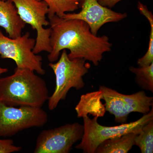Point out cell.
Segmentation results:
<instances>
[{"label": "cell", "mask_w": 153, "mask_h": 153, "mask_svg": "<svg viewBox=\"0 0 153 153\" xmlns=\"http://www.w3.org/2000/svg\"><path fill=\"white\" fill-rule=\"evenodd\" d=\"M51 29L50 63L57 61L63 49H68L70 59L83 58L98 66L103 54L111 51L112 44L107 36H95L85 22L79 19L66 20L57 16L49 18Z\"/></svg>", "instance_id": "6da1fadb"}, {"label": "cell", "mask_w": 153, "mask_h": 153, "mask_svg": "<svg viewBox=\"0 0 153 153\" xmlns=\"http://www.w3.org/2000/svg\"><path fill=\"white\" fill-rule=\"evenodd\" d=\"M49 98L46 81L33 70L16 67L0 78V100L7 105L42 108Z\"/></svg>", "instance_id": "7a4b0ae2"}, {"label": "cell", "mask_w": 153, "mask_h": 153, "mask_svg": "<svg viewBox=\"0 0 153 153\" xmlns=\"http://www.w3.org/2000/svg\"><path fill=\"white\" fill-rule=\"evenodd\" d=\"M62 51L57 62L48 64L55 76V90L48 100V108L50 111L55 109L60 100L66 99L71 88L79 90L84 87L83 76L91 67L90 63L85 59H70L66 49Z\"/></svg>", "instance_id": "3957f363"}, {"label": "cell", "mask_w": 153, "mask_h": 153, "mask_svg": "<svg viewBox=\"0 0 153 153\" xmlns=\"http://www.w3.org/2000/svg\"><path fill=\"white\" fill-rule=\"evenodd\" d=\"M82 118L84 133L81 142L75 146V149L81 150L84 153H94L99 145L105 140L129 133L139 134L143 127L153 119V106L149 112L138 120L114 126L100 124L97 121L98 117H96L91 119L86 116Z\"/></svg>", "instance_id": "277c9868"}, {"label": "cell", "mask_w": 153, "mask_h": 153, "mask_svg": "<svg viewBox=\"0 0 153 153\" xmlns=\"http://www.w3.org/2000/svg\"><path fill=\"white\" fill-rule=\"evenodd\" d=\"M10 106L0 100V137H10L32 128L44 126L48 114L42 108Z\"/></svg>", "instance_id": "5b68a950"}, {"label": "cell", "mask_w": 153, "mask_h": 153, "mask_svg": "<svg viewBox=\"0 0 153 153\" xmlns=\"http://www.w3.org/2000/svg\"><path fill=\"white\" fill-rule=\"evenodd\" d=\"M99 90L101 91L102 100L105 102V111L114 116L117 123H126L131 112L146 114L153 106V97L148 96L144 91L125 94L104 85L100 86Z\"/></svg>", "instance_id": "8992f818"}, {"label": "cell", "mask_w": 153, "mask_h": 153, "mask_svg": "<svg viewBox=\"0 0 153 153\" xmlns=\"http://www.w3.org/2000/svg\"><path fill=\"white\" fill-rule=\"evenodd\" d=\"M36 42V39L30 37L29 32L11 38L5 36L0 30V58L14 60L17 68H28L44 75L46 71L43 68V58L33 52Z\"/></svg>", "instance_id": "52a82bcc"}, {"label": "cell", "mask_w": 153, "mask_h": 153, "mask_svg": "<svg viewBox=\"0 0 153 153\" xmlns=\"http://www.w3.org/2000/svg\"><path fill=\"white\" fill-rule=\"evenodd\" d=\"M16 8L20 18L30 25L37 32L36 44L33 49L35 54L42 52L50 53L51 28L45 29L49 25L46 16L49 12L48 5L45 2L37 0H11Z\"/></svg>", "instance_id": "ba28073f"}, {"label": "cell", "mask_w": 153, "mask_h": 153, "mask_svg": "<svg viewBox=\"0 0 153 153\" xmlns=\"http://www.w3.org/2000/svg\"><path fill=\"white\" fill-rule=\"evenodd\" d=\"M83 133V126L78 123L44 130L37 137L34 153H70L73 145L81 140Z\"/></svg>", "instance_id": "9c48e42d"}, {"label": "cell", "mask_w": 153, "mask_h": 153, "mask_svg": "<svg viewBox=\"0 0 153 153\" xmlns=\"http://www.w3.org/2000/svg\"><path fill=\"white\" fill-rule=\"evenodd\" d=\"M79 13H65L62 18L79 19L85 22L91 32L95 36L102 26L107 23L117 22L127 16L126 13H120L100 4L97 0H82Z\"/></svg>", "instance_id": "30bf717a"}, {"label": "cell", "mask_w": 153, "mask_h": 153, "mask_svg": "<svg viewBox=\"0 0 153 153\" xmlns=\"http://www.w3.org/2000/svg\"><path fill=\"white\" fill-rule=\"evenodd\" d=\"M26 25L11 0H0V27L4 29L9 38H16L22 36Z\"/></svg>", "instance_id": "8fae6325"}, {"label": "cell", "mask_w": 153, "mask_h": 153, "mask_svg": "<svg viewBox=\"0 0 153 153\" xmlns=\"http://www.w3.org/2000/svg\"><path fill=\"white\" fill-rule=\"evenodd\" d=\"M102 98L100 90L81 95L75 108L77 117L83 118L88 114L98 118L104 116L106 111L101 102Z\"/></svg>", "instance_id": "7c38bea8"}, {"label": "cell", "mask_w": 153, "mask_h": 153, "mask_svg": "<svg viewBox=\"0 0 153 153\" xmlns=\"http://www.w3.org/2000/svg\"><path fill=\"white\" fill-rule=\"evenodd\" d=\"M137 134L129 133L120 137L105 140L101 143L94 153H127L134 146Z\"/></svg>", "instance_id": "4fadbf2b"}, {"label": "cell", "mask_w": 153, "mask_h": 153, "mask_svg": "<svg viewBox=\"0 0 153 153\" xmlns=\"http://www.w3.org/2000/svg\"><path fill=\"white\" fill-rule=\"evenodd\" d=\"M45 2L48 5V19L53 16L62 18L67 12H73L78 10L82 0H37Z\"/></svg>", "instance_id": "5bb4252c"}, {"label": "cell", "mask_w": 153, "mask_h": 153, "mask_svg": "<svg viewBox=\"0 0 153 153\" xmlns=\"http://www.w3.org/2000/svg\"><path fill=\"white\" fill-rule=\"evenodd\" d=\"M137 8L140 13L147 19L150 25L151 31L147 51L143 57L138 60L137 64L139 66H148L153 63V15L147 6L140 1L138 3Z\"/></svg>", "instance_id": "9a60e30c"}, {"label": "cell", "mask_w": 153, "mask_h": 153, "mask_svg": "<svg viewBox=\"0 0 153 153\" xmlns=\"http://www.w3.org/2000/svg\"><path fill=\"white\" fill-rule=\"evenodd\" d=\"M129 70L135 75L137 85L143 90L153 92V63L137 68L130 66Z\"/></svg>", "instance_id": "2e32d148"}, {"label": "cell", "mask_w": 153, "mask_h": 153, "mask_svg": "<svg viewBox=\"0 0 153 153\" xmlns=\"http://www.w3.org/2000/svg\"><path fill=\"white\" fill-rule=\"evenodd\" d=\"M134 145L139 148L142 153L153 152V119L146 124L137 135Z\"/></svg>", "instance_id": "e0dca14e"}, {"label": "cell", "mask_w": 153, "mask_h": 153, "mask_svg": "<svg viewBox=\"0 0 153 153\" xmlns=\"http://www.w3.org/2000/svg\"><path fill=\"white\" fill-rule=\"evenodd\" d=\"M22 147L14 144L12 139H0V153H12L22 150Z\"/></svg>", "instance_id": "ac0fdd59"}, {"label": "cell", "mask_w": 153, "mask_h": 153, "mask_svg": "<svg viewBox=\"0 0 153 153\" xmlns=\"http://www.w3.org/2000/svg\"><path fill=\"white\" fill-rule=\"evenodd\" d=\"M100 4L111 9L118 3L122 0H97Z\"/></svg>", "instance_id": "d6986e66"}, {"label": "cell", "mask_w": 153, "mask_h": 153, "mask_svg": "<svg viewBox=\"0 0 153 153\" xmlns=\"http://www.w3.org/2000/svg\"><path fill=\"white\" fill-rule=\"evenodd\" d=\"M8 71V69L7 68H2L0 66V75L4 73H6Z\"/></svg>", "instance_id": "ffe728a7"}]
</instances>
